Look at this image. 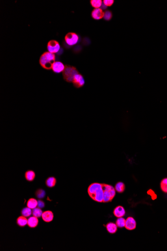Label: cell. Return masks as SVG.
Segmentation results:
<instances>
[{
    "mask_svg": "<svg viewBox=\"0 0 167 251\" xmlns=\"http://www.w3.org/2000/svg\"><path fill=\"white\" fill-rule=\"evenodd\" d=\"M114 3V0H104L103 1V4L107 7H111Z\"/></svg>",
    "mask_w": 167,
    "mask_h": 251,
    "instance_id": "4316f807",
    "label": "cell"
},
{
    "mask_svg": "<svg viewBox=\"0 0 167 251\" xmlns=\"http://www.w3.org/2000/svg\"><path fill=\"white\" fill-rule=\"evenodd\" d=\"M126 229L128 230H133L136 228V222L133 217H128L126 219L125 226Z\"/></svg>",
    "mask_w": 167,
    "mask_h": 251,
    "instance_id": "30bf717a",
    "label": "cell"
},
{
    "mask_svg": "<svg viewBox=\"0 0 167 251\" xmlns=\"http://www.w3.org/2000/svg\"><path fill=\"white\" fill-rule=\"evenodd\" d=\"M103 189L104 191L103 202H111L115 196V189L111 185L103 184Z\"/></svg>",
    "mask_w": 167,
    "mask_h": 251,
    "instance_id": "277c9868",
    "label": "cell"
},
{
    "mask_svg": "<svg viewBox=\"0 0 167 251\" xmlns=\"http://www.w3.org/2000/svg\"><path fill=\"white\" fill-rule=\"evenodd\" d=\"M91 16L96 20H99L104 18V12L101 8L94 9L91 13Z\"/></svg>",
    "mask_w": 167,
    "mask_h": 251,
    "instance_id": "ba28073f",
    "label": "cell"
},
{
    "mask_svg": "<svg viewBox=\"0 0 167 251\" xmlns=\"http://www.w3.org/2000/svg\"><path fill=\"white\" fill-rule=\"evenodd\" d=\"M25 177L26 180L28 182H33L35 179L36 174L35 171L32 170H28L26 171L25 174Z\"/></svg>",
    "mask_w": 167,
    "mask_h": 251,
    "instance_id": "9a60e30c",
    "label": "cell"
},
{
    "mask_svg": "<svg viewBox=\"0 0 167 251\" xmlns=\"http://www.w3.org/2000/svg\"><path fill=\"white\" fill-rule=\"evenodd\" d=\"M42 214H43V212H42V210H41V208H36L33 209L32 215L34 217L39 218V217H42Z\"/></svg>",
    "mask_w": 167,
    "mask_h": 251,
    "instance_id": "7402d4cb",
    "label": "cell"
},
{
    "mask_svg": "<svg viewBox=\"0 0 167 251\" xmlns=\"http://www.w3.org/2000/svg\"><path fill=\"white\" fill-rule=\"evenodd\" d=\"M78 73L79 72L76 68L70 65L65 66V69L62 72L64 79L68 83L72 82L75 75Z\"/></svg>",
    "mask_w": 167,
    "mask_h": 251,
    "instance_id": "3957f363",
    "label": "cell"
},
{
    "mask_svg": "<svg viewBox=\"0 0 167 251\" xmlns=\"http://www.w3.org/2000/svg\"><path fill=\"white\" fill-rule=\"evenodd\" d=\"M39 223L38 217L33 216L29 217L28 219V226L30 228H34L37 226Z\"/></svg>",
    "mask_w": 167,
    "mask_h": 251,
    "instance_id": "4fadbf2b",
    "label": "cell"
},
{
    "mask_svg": "<svg viewBox=\"0 0 167 251\" xmlns=\"http://www.w3.org/2000/svg\"><path fill=\"white\" fill-rule=\"evenodd\" d=\"M107 7L105 6V5L104 4H103L102 5V6H101V9H103V10H106V9H107Z\"/></svg>",
    "mask_w": 167,
    "mask_h": 251,
    "instance_id": "f546056e",
    "label": "cell"
},
{
    "mask_svg": "<svg viewBox=\"0 0 167 251\" xmlns=\"http://www.w3.org/2000/svg\"><path fill=\"white\" fill-rule=\"evenodd\" d=\"M147 193L149 195H150L153 200H155L157 198V196L156 195V193H155L154 191H153L152 189H149L148 191H147Z\"/></svg>",
    "mask_w": 167,
    "mask_h": 251,
    "instance_id": "83f0119b",
    "label": "cell"
},
{
    "mask_svg": "<svg viewBox=\"0 0 167 251\" xmlns=\"http://www.w3.org/2000/svg\"><path fill=\"white\" fill-rule=\"evenodd\" d=\"M126 214L125 210L122 206H119L114 210V215L117 217H123Z\"/></svg>",
    "mask_w": 167,
    "mask_h": 251,
    "instance_id": "7c38bea8",
    "label": "cell"
},
{
    "mask_svg": "<svg viewBox=\"0 0 167 251\" xmlns=\"http://www.w3.org/2000/svg\"><path fill=\"white\" fill-rule=\"evenodd\" d=\"M47 49L49 52L55 54L59 51L60 45L56 40H51L47 44Z\"/></svg>",
    "mask_w": 167,
    "mask_h": 251,
    "instance_id": "52a82bcc",
    "label": "cell"
},
{
    "mask_svg": "<svg viewBox=\"0 0 167 251\" xmlns=\"http://www.w3.org/2000/svg\"><path fill=\"white\" fill-rule=\"evenodd\" d=\"M90 4L95 9H98L101 7L102 5V1L101 0H91L90 1Z\"/></svg>",
    "mask_w": 167,
    "mask_h": 251,
    "instance_id": "ffe728a7",
    "label": "cell"
},
{
    "mask_svg": "<svg viewBox=\"0 0 167 251\" xmlns=\"http://www.w3.org/2000/svg\"><path fill=\"white\" fill-rule=\"evenodd\" d=\"M65 66L63 63L59 61L54 62L52 66L53 71L55 73H60L63 72L65 69Z\"/></svg>",
    "mask_w": 167,
    "mask_h": 251,
    "instance_id": "9c48e42d",
    "label": "cell"
},
{
    "mask_svg": "<svg viewBox=\"0 0 167 251\" xmlns=\"http://www.w3.org/2000/svg\"><path fill=\"white\" fill-rule=\"evenodd\" d=\"M38 207L39 208H43L45 207V203L42 201V200H39L38 201Z\"/></svg>",
    "mask_w": 167,
    "mask_h": 251,
    "instance_id": "f1b7e54d",
    "label": "cell"
},
{
    "mask_svg": "<svg viewBox=\"0 0 167 251\" xmlns=\"http://www.w3.org/2000/svg\"><path fill=\"white\" fill-rule=\"evenodd\" d=\"M55 61V55L49 52H46L42 55L40 59V64L45 69H52Z\"/></svg>",
    "mask_w": 167,
    "mask_h": 251,
    "instance_id": "7a4b0ae2",
    "label": "cell"
},
{
    "mask_svg": "<svg viewBox=\"0 0 167 251\" xmlns=\"http://www.w3.org/2000/svg\"><path fill=\"white\" fill-rule=\"evenodd\" d=\"M88 193L93 200L97 202H103L104 191L103 189V184L95 182L91 184L88 187Z\"/></svg>",
    "mask_w": 167,
    "mask_h": 251,
    "instance_id": "6da1fadb",
    "label": "cell"
},
{
    "mask_svg": "<svg viewBox=\"0 0 167 251\" xmlns=\"http://www.w3.org/2000/svg\"><path fill=\"white\" fill-rule=\"evenodd\" d=\"M113 17V14L111 11L110 10H106L104 12V19L105 20L107 21H109L112 19Z\"/></svg>",
    "mask_w": 167,
    "mask_h": 251,
    "instance_id": "d4e9b609",
    "label": "cell"
},
{
    "mask_svg": "<svg viewBox=\"0 0 167 251\" xmlns=\"http://www.w3.org/2000/svg\"><path fill=\"white\" fill-rule=\"evenodd\" d=\"M116 191L119 193H122L125 189V185L123 182H117L115 185Z\"/></svg>",
    "mask_w": 167,
    "mask_h": 251,
    "instance_id": "d6986e66",
    "label": "cell"
},
{
    "mask_svg": "<svg viewBox=\"0 0 167 251\" xmlns=\"http://www.w3.org/2000/svg\"><path fill=\"white\" fill-rule=\"evenodd\" d=\"M35 195L38 199H43L45 197L46 193L44 189H39L36 192Z\"/></svg>",
    "mask_w": 167,
    "mask_h": 251,
    "instance_id": "484cf974",
    "label": "cell"
},
{
    "mask_svg": "<svg viewBox=\"0 0 167 251\" xmlns=\"http://www.w3.org/2000/svg\"><path fill=\"white\" fill-rule=\"evenodd\" d=\"M126 219L123 217H118L116 221V225L117 227L122 228L125 226Z\"/></svg>",
    "mask_w": 167,
    "mask_h": 251,
    "instance_id": "cb8c5ba5",
    "label": "cell"
},
{
    "mask_svg": "<svg viewBox=\"0 0 167 251\" xmlns=\"http://www.w3.org/2000/svg\"><path fill=\"white\" fill-rule=\"evenodd\" d=\"M65 41L69 46H74L78 43L79 36L75 33H68L65 38Z\"/></svg>",
    "mask_w": 167,
    "mask_h": 251,
    "instance_id": "5b68a950",
    "label": "cell"
},
{
    "mask_svg": "<svg viewBox=\"0 0 167 251\" xmlns=\"http://www.w3.org/2000/svg\"><path fill=\"white\" fill-rule=\"evenodd\" d=\"M45 183H46V185L48 187H50V188L54 187L55 186H56V183H57V180L54 176H50V177H49L48 178H47Z\"/></svg>",
    "mask_w": 167,
    "mask_h": 251,
    "instance_id": "2e32d148",
    "label": "cell"
},
{
    "mask_svg": "<svg viewBox=\"0 0 167 251\" xmlns=\"http://www.w3.org/2000/svg\"><path fill=\"white\" fill-rule=\"evenodd\" d=\"M106 229L108 232H109L110 234H113L116 232L117 231V227L116 224L112 223V222H110V223L107 224V225H106Z\"/></svg>",
    "mask_w": 167,
    "mask_h": 251,
    "instance_id": "5bb4252c",
    "label": "cell"
},
{
    "mask_svg": "<svg viewBox=\"0 0 167 251\" xmlns=\"http://www.w3.org/2000/svg\"><path fill=\"white\" fill-rule=\"evenodd\" d=\"M72 83L75 87L80 88L84 86L85 83V81L83 76L81 74L79 73L75 75L73 80Z\"/></svg>",
    "mask_w": 167,
    "mask_h": 251,
    "instance_id": "8992f818",
    "label": "cell"
},
{
    "mask_svg": "<svg viewBox=\"0 0 167 251\" xmlns=\"http://www.w3.org/2000/svg\"><path fill=\"white\" fill-rule=\"evenodd\" d=\"M42 217L43 221H44L45 222L47 223H49L53 221V218H54V215L52 211H47L43 213Z\"/></svg>",
    "mask_w": 167,
    "mask_h": 251,
    "instance_id": "8fae6325",
    "label": "cell"
},
{
    "mask_svg": "<svg viewBox=\"0 0 167 251\" xmlns=\"http://www.w3.org/2000/svg\"><path fill=\"white\" fill-rule=\"evenodd\" d=\"M160 186L162 191H163L164 193H167V178L162 180Z\"/></svg>",
    "mask_w": 167,
    "mask_h": 251,
    "instance_id": "603a6c76",
    "label": "cell"
},
{
    "mask_svg": "<svg viewBox=\"0 0 167 251\" xmlns=\"http://www.w3.org/2000/svg\"><path fill=\"white\" fill-rule=\"evenodd\" d=\"M31 208H29L28 207L23 208L21 211V214L23 216H24L25 217H29L30 215H32V211Z\"/></svg>",
    "mask_w": 167,
    "mask_h": 251,
    "instance_id": "44dd1931",
    "label": "cell"
},
{
    "mask_svg": "<svg viewBox=\"0 0 167 251\" xmlns=\"http://www.w3.org/2000/svg\"><path fill=\"white\" fill-rule=\"evenodd\" d=\"M17 225L21 227H24L28 225V219L24 216H20L17 219Z\"/></svg>",
    "mask_w": 167,
    "mask_h": 251,
    "instance_id": "e0dca14e",
    "label": "cell"
},
{
    "mask_svg": "<svg viewBox=\"0 0 167 251\" xmlns=\"http://www.w3.org/2000/svg\"><path fill=\"white\" fill-rule=\"evenodd\" d=\"M27 206L31 209L36 208L38 206V201L35 199L31 198L28 200Z\"/></svg>",
    "mask_w": 167,
    "mask_h": 251,
    "instance_id": "ac0fdd59",
    "label": "cell"
}]
</instances>
